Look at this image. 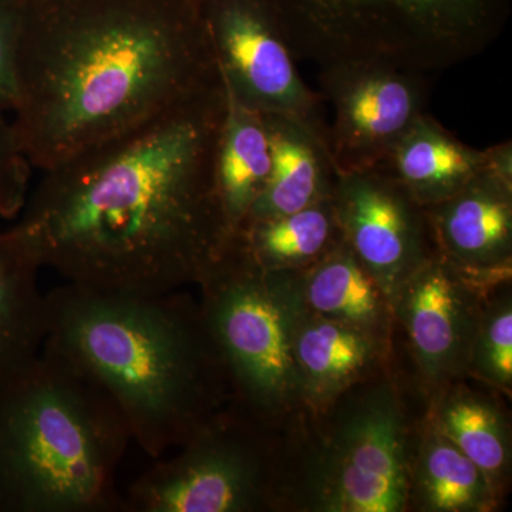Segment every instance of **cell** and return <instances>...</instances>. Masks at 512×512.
Segmentation results:
<instances>
[{"instance_id": "cell-7", "label": "cell", "mask_w": 512, "mask_h": 512, "mask_svg": "<svg viewBox=\"0 0 512 512\" xmlns=\"http://www.w3.org/2000/svg\"><path fill=\"white\" fill-rule=\"evenodd\" d=\"M409 434L387 383L343 400L308 467L309 504L325 512H399L410 503Z\"/></svg>"}, {"instance_id": "cell-22", "label": "cell", "mask_w": 512, "mask_h": 512, "mask_svg": "<svg viewBox=\"0 0 512 512\" xmlns=\"http://www.w3.org/2000/svg\"><path fill=\"white\" fill-rule=\"evenodd\" d=\"M431 423L483 471L498 497L511 464L510 431L501 410L480 394L457 390L437 406Z\"/></svg>"}, {"instance_id": "cell-17", "label": "cell", "mask_w": 512, "mask_h": 512, "mask_svg": "<svg viewBox=\"0 0 512 512\" xmlns=\"http://www.w3.org/2000/svg\"><path fill=\"white\" fill-rule=\"evenodd\" d=\"M42 264L18 227L0 231V382L35 357L47 338Z\"/></svg>"}, {"instance_id": "cell-11", "label": "cell", "mask_w": 512, "mask_h": 512, "mask_svg": "<svg viewBox=\"0 0 512 512\" xmlns=\"http://www.w3.org/2000/svg\"><path fill=\"white\" fill-rule=\"evenodd\" d=\"M332 202L342 241L393 308L407 279L437 254L426 208L383 167L338 174Z\"/></svg>"}, {"instance_id": "cell-6", "label": "cell", "mask_w": 512, "mask_h": 512, "mask_svg": "<svg viewBox=\"0 0 512 512\" xmlns=\"http://www.w3.org/2000/svg\"><path fill=\"white\" fill-rule=\"evenodd\" d=\"M198 285L200 308L231 397L258 420L303 400L295 332L303 306L296 272H266L231 235Z\"/></svg>"}, {"instance_id": "cell-2", "label": "cell", "mask_w": 512, "mask_h": 512, "mask_svg": "<svg viewBox=\"0 0 512 512\" xmlns=\"http://www.w3.org/2000/svg\"><path fill=\"white\" fill-rule=\"evenodd\" d=\"M221 82L201 0H22L10 120L40 173Z\"/></svg>"}, {"instance_id": "cell-13", "label": "cell", "mask_w": 512, "mask_h": 512, "mask_svg": "<svg viewBox=\"0 0 512 512\" xmlns=\"http://www.w3.org/2000/svg\"><path fill=\"white\" fill-rule=\"evenodd\" d=\"M440 256L480 284L507 279L512 259V184L483 171L447 200L426 208Z\"/></svg>"}, {"instance_id": "cell-8", "label": "cell", "mask_w": 512, "mask_h": 512, "mask_svg": "<svg viewBox=\"0 0 512 512\" xmlns=\"http://www.w3.org/2000/svg\"><path fill=\"white\" fill-rule=\"evenodd\" d=\"M245 410H218L177 453L154 460L124 495V512H252L271 504L268 447Z\"/></svg>"}, {"instance_id": "cell-26", "label": "cell", "mask_w": 512, "mask_h": 512, "mask_svg": "<svg viewBox=\"0 0 512 512\" xmlns=\"http://www.w3.org/2000/svg\"><path fill=\"white\" fill-rule=\"evenodd\" d=\"M12 2V0H0V6L6 5V3Z\"/></svg>"}, {"instance_id": "cell-16", "label": "cell", "mask_w": 512, "mask_h": 512, "mask_svg": "<svg viewBox=\"0 0 512 512\" xmlns=\"http://www.w3.org/2000/svg\"><path fill=\"white\" fill-rule=\"evenodd\" d=\"M485 158V150L461 143L424 113L379 167L427 208L447 200L483 173Z\"/></svg>"}, {"instance_id": "cell-18", "label": "cell", "mask_w": 512, "mask_h": 512, "mask_svg": "<svg viewBox=\"0 0 512 512\" xmlns=\"http://www.w3.org/2000/svg\"><path fill=\"white\" fill-rule=\"evenodd\" d=\"M295 272L302 301L309 311L384 343L392 308L342 239L318 261Z\"/></svg>"}, {"instance_id": "cell-19", "label": "cell", "mask_w": 512, "mask_h": 512, "mask_svg": "<svg viewBox=\"0 0 512 512\" xmlns=\"http://www.w3.org/2000/svg\"><path fill=\"white\" fill-rule=\"evenodd\" d=\"M225 100L215 156V185L229 235H234L264 190L271 171V148L262 114L239 103L227 89Z\"/></svg>"}, {"instance_id": "cell-1", "label": "cell", "mask_w": 512, "mask_h": 512, "mask_svg": "<svg viewBox=\"0 0 512 512\" xmlns=\"http://www.w3.org/2000/svg\"><path fill=\"white\" fill-rule=\"evenodd\" d=\"M225 104L221 82L42 171L16 227L43 268L97 292L198 285L231 237L215 185Z\"/></svg>"}, {"instance_id": "cell-20", "label": "cell", "mask_w": 512, "mask_h": 512, "mask_svg": "<svg viewBox=\"0 0 512 512\" xmlns=\"http://www.w3.org/2000/svg\"><path fill=\"white\" fill-rule=\"evenodd\" d=\"M410 500L423 511L484 512L493 510L497 495L483 471L430 421L412 466Z\"/></svg>"}, {"instance_id": "cell-24", "label": "cell", "mask_w": 512, "mask_h": 512, "mask_svg": "<svg viewBox=\"0 0 512 512\" xmlns=\"http://www.w3.org/2000/svg\"><path fill=\"white\" fill-rule=\"evenodd\" d=\"M8 116L0 113V218L13 220L28 201L35 168L23 153Z\"/></svg>"}, {"instance_id": "cell-25", "label": "cell", "mask_w": 512, "mask_h": 512, "mask_svg": "<svg viewBox=\"0 0 512 512\" xmlns=\"http://www.w3.org/2000/svg\"><path fill=\"white\" fill-rule=\"evenodd\" d=\"M22 0L0 6V113L12 114L18 104V37Z\"/></svg>"}, {"instance_id": "cell-14", "label": "cell", "mask_w": 512, "mask_h": 512, "mask_svg": "<svg viewBox=\"0 0 512 512\" xmlns=\"http://www.w3.org/2000/svg\"><path fill=\"white\" fill-rule=\"evenodd\" d=\"M262 117L271 148V171L245 224L292 214L326 200L338 180L326 141L289 117Z\"/></svg>"}, {"instance_id": "cell-12", "label": "cell", "mask_w": 512, "mask_h": 512, "mask_svg": "<svg viewBox=\"0 0 512 512\" xmlns=\"http://www.w3.org/2000/svg\"><path fill=\"white\" fill-rule=\"evenodd\" d=\"M476 284L436 254L407 279L393 303L431 384L451 382L468 370L481 312Z\"/></svg>"}, {"instance_id": "cell-23", "label": "cell", "mask_w": 512, "mask_h": 512, "mask_svg": "<svg viewBox=\"0 0 512 512\" xmlns=\"http://www.w3.org/2000/svg\"><path fill=\"white\" fill-rule=\"evenodd\" d=\"M467 372L510 392L512 386V305L510 295L498 296L481 309Z\"/></svg>"}, {"instance_id": "cell-5", "label": "cell", "mask_w": 512, "mask_h": 512, "mask_svg": "<svg viewBox=\"0 0 512 512\" xmlns=\"http://www.w3.org/2000/svg\"><path fill=\"white\" fill-rule=\"evenodd\" d=\"M293 56L443 72L507 26L512 0H272Z\"/></svg>"}, {"instance_id": "cell-10", "label": "cell", "mask_w": 512, "mask_h": 512, "mask_svg": "<svg viewBox=\"0 0 512 512\" xmlns=\"http://www.w3.org/2000/svg\"><path fill=\"white\" fill-rule=\"evenodd\" d=\"M424 74L386 63L340 62L320 67V86L333 107L329 153L336 173L382 165L424 114Z\"/></svg>"}, {"instance_id": "cell-3", "label": "cell", "mask_w": 512, "mask_h": 512, "mask_svg": "<svg viewBox=\"0 0 512 512\" xmlns=\"http://www.w3.org/2000/svg\"><path fill=\"white\" fill-rule=\"evenodd\" d=\"M46 309V339L110 394L153 460L231 397L200 302L184 289L110 293L64 284L46 292Z\"/></svg>"}, {"instance_id": "cell-21", "label": "cell", "mask_w": 512, "mask_h": 512, "mask_svg": "<svg viewBox=\"0 0 512 512\" xmlns=\"http://www.w3.org/2000/svg\"><path fill=\"white\" fill-rule=\"evenodd\" d=\"M235 235L266 272L308 268L342 239L332 197L292 214L249 221Z\"/></svg>"}, {"instance_id": "cell-4", "label": "cell", "mask_w": 512, "mask_h": 512, "mask_svg": "<svg viewBox=\"0 0 512 512\" xmlns=\"http://www.w3.org/2000/svg\"><path fill=\"white\" fill-rule=\"evenodd\" d=\"M131 441L110 394L46 339L0 382V512H124Z\"/></svg>"}, {"instance_id": "cell-15", "label": "cell", "mask_w": 512, "mask_h": 512, "mask_svg": "<svg viewBox=\"0 0 512 512\" xmlns=\"http://www.w3.org/2000/svg\"><path fill=\"white\" fill-rule=\"evenodd\" d=\"M383 342L322 318L303 303L295 332V359L303 400L326 407L369 375L382 359Z\"/></svg>"}, {"instance_id": "cell-9", "label": "cell", "mask_w": 512, "mask_h": 512, "mask_svg": "<svg viewBox=\"0 0 512 512\" xmlns=\"http://www.w3.org/2000/svg\"><path fill=\"white\" fill-rule=\"evenodd\" d=\"M201 12L225 89L248 109L289 117L328 143L320 101L299 76L272 0H201Z\"/></svg>"}]
</instances>
